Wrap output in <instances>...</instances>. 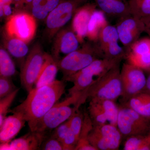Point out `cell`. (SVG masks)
<instances>
[{
  "label": "cell",
  "mask_w": 150,
  "mask_h": 150,
  "mask_svg": "<svg viewBox=\"0 0 150 150\" xmlns=\"http://www.w3.org/2000/svg\"><path fill=\"white\" fill-rule=\"evenodd\" d=\"M66 87L64 81L56 80L49 84L34 87L26 99L11 111L20 113L30 131H35L38 122L64 93Z\"/></svg>",
  "instance_id": "1"
},
{
  "label": "cell",
  "mask_w": 150,
  "mask_h": 150,
  "mask_svg": "<svg viewBox=\"0 0 150 150\" xmlns=\"http://www.w3.org/2000/svg\"><path fill=\"white\" fill-rule=\"evenodd\" d=\"M86 91L76 93L56 103L38 122L35 131L46 134L69 120L88 100Z\"/></svg>",
  "instance_id": "2"
},
{
  "label": "cell",
  "mask_w": 150,
  "mask_h": 150,
  "mask_svg": "<svg viewBox=\"0 0 150 150\" xmlns=\"http://www.w3.org/2000/svg\"><path fill=\"white\" fill-rule=\"evenodd\" d=\"M104 56L97 41L89 40L58 62L59 69L64 74V80L84 69L97 59Z\"/></svg>",
  "instance_id": "3"
},
{
  "label": "cell",
  "mask_w": 150,
  "mask_h": 150,
  "mask_svg": "<svg viewBox=\"0 0 150 150\" xmlns=\"http://www.w3.org/2000/svg\"><path fill=\"white\" fill-rule=\"evenodd\" d=\"M120 65L107 72L87 90L88 99H107L115 101L122 94Z\"/></svg>",
  "instance_id": "4"
},
{
  "label": "cell",
  "mask_w": 150,
  "mask_h": 150,
  "mask_svg": "<svg viewBox=\"0 0 150 150\" xmlns=\"http://www.w3.org/2000/svg\"><path fill=\"white\" fill-rule=\"evenodd\" d=\"M117 127L123 139L137 135L149 134L150 118L143 116L130 108H119Z\"/></svg>",
  "instance_id": "5"
},
{
  "label": "cell",
  "mask_w": 150,
  "mask_h": 150,
  "mask_svg": "<svg viewBox=\"0 0 150 150\" xmlns=\"http://www.w3.org/2000/svg\"><path fill=\"white\" fill-rule=\"evenodd\" d=\"M85 0H62L45 20V33L48 39L55 36L73 18L77 9Z\"/></svg>",
  "instance_id": "6"
},
{
  "label": "cell",
  "mask_w": 150,
  "mask_h": 150,
  "mask_svg": "<svg viewBox=\"0 0 150 150\" xmlns=\"http://www.w3.org/2000/svg\"><path fill=\"white\" fill-rule=\"evenodd\" d=\"M36 19L30 13L18 11L7 19L5 34L19 38L27 43L34 38L36 33Z\"/></svg>",
  "instance_id": "7"
},
{
  "label": "cell",
  "mask_w": 150,
  "mask_h": 150,
  "mask_svg": "<svg viewBox=\"0 0 150 150\" xmlns=\"http://www.w3.org/2000/svg\"><path fill=\"white\" fill-rule=\"evenodd\" d=\"M47 55L40 44L37 43L33 47L24 61L21 72V82L28 93L34 88Z\"/></svg>",
  "instance_id": "8"
},
{
  "label": "cell",
  "mask_w": 150,
  "mask_h": 150,
  "mask_svg": "<svg viewBox=\"0 0 150 150\" xmlns=\"http://www.w3.org/2000/svg\"><path fill=\"white\" fill-rule=\"evenodd\" d=\"M122 92L121 96L123 105L131 97L145 91L147 79L144 71L130 63H124L121 70Z\"/></svg>",
  "instance_id": "9"
},
{
  "label": "cell",
  "mask_w": 150,
  "mask_h": 150,
  "mask_svg": "<svg viewBox=\"0 0 150 150\" xmlns=\"http://www.w3.org/2000/svg\"><path fill=\"white\" fill-rule=\"evenodd\" d=\"M88 139L96 150H117L123 138L117 126L105 123L93 125Z\"/></svg>",
  "instance_id": "10"
},
{
  "label": "cell",
  "mask_w": 150,
  "mask_h": 150,
  "mask_svg": "<svg viewBox=\"0 0 150 150\" xmlns=\"http://www.w3.org/2000/svg\"><path fill=\"white\" fill-rule=\"evenodd\" d=\"M115 26L119 40L125 49L138 40L142 33L145 31L144 22L131 14L118 19Z\"/></svg>",
  "instance_id": "11"
},
{
  "label": "cell",
  "mask_w": 150,
  "mask_h": 150,
  "mask_svg": "<svg viewBox=\"0 0 150 150\" xmlns=\"http://www.w3.org/2000/svg\"><path fill=\"white\" fill-rule=\"evenodd\" d=\"M119 38L115 25H107L101 30L97 42L104 58L121 59L126 57V50L120 46Z\"/></svg>",
  "instance_id": "12"
},
{
  "label": "cell",
  "mask_w": 150,
  "mask_h": 150,
  "mask_svg": "<svg viewBox=\"0 0 150 150\" xmlns=\"http://www.w3.org/2000/svg\"><path fill=\"white\" fill-rule=\"evenodd\" d=\"M80 43L72 28L61 29L55 35L52 56L58 62L61 54L65 56L77 50Z\"/></svg>",
  "instance_id": "13"
},
{
  "label": "cell",
  "mask_w": 150,
  "mask_h": 150,
  "mask_svg": "<svg viewBox=\"0 0 150 150\" xmlns=\"http://www.w3.org/2000/svg\"><path fill=\"white\" fill-rule=\"evenodd\" d=\"M122 61L121 59L105 58L97 59L76 74L82 80L92 85L96 81L95 78L102 76L112 68L120 65Z\"/></svg>",
  "instance_id": "14"
},
{
  "label": "cell",
  "mask_w": 150,
  "mask_h": 150,
  "mask_svg": "<svg viewBox=\"0 0 150 150\" xmlns=\"http://www.w3.org/2000/svg\"><path fill=\"white\" fill-rule=\"evenodd\" d=\"M127 62L147 69L150 68V38L139 39L125 49Z\"/></svg>",
  "instance_id": "15"
},
{
  "label": "cell",
  "mask_w": 150,
  "mask_h": 150,
  "mask_svg": "<svg viewBox=\"0 0 150 150\" xmlns=\"http://www.w3.org/2000/svg\"><path fill=\"white\" fill-rule=\"evenodd\" d=\"M46 134L31 131L24 136L8 143L1 144L0 149L14 150H35L39 149Z\"/></svg>",
  "instance_id": "16"
},
{
  "label": "cell",
  "mask_w": 150,
  "mask_h": 150,
  "mask_svg": "<svg viewBox=\"0 0 150 150\" xmlns=\"http://www.w3.org/2000/svg\"><path fill=\"white\" fill-rule=\"evenodd\" d=\"M96 7L95 3H88L82 6H80L74 15L71 28L80 43H82L84 38L86 37L89 22Z\"/></svg>",
  "instance_id": "17"
},
{
  "label": "cell",
  "mask_w": 150,
  "mask_h": 150,
  "mask_svg": "<svg viewBox=\"0 0 150 150\" xmlns=\"http://www.w3.org/2000/svg\"><path fill=\"white\" fill-rule=\"evenodd\" d=\"M13 115L7 116L0 127L1 144L8 143L17 136L26 122L23 116L18 112L11 111Z\"/></svg>",
  "instance_id": "18"
},
{
  "label": "cell",
  "mask_w": 150,
  "mask_h": 150,
  "mask_svg": "<svg viewBox=\"0 0 150 150\" xmlns=\"http://www.w3.org/2000/svg\"><path fill=\"white\" fill-rule=\"evenodd\" d=\"M105 16L119 19L131 14L128 0H93Z\"/></svg>",
  "instance_id": "19"
},
{
  "label": "cell",
  "mask_w": 150,
  "mask_h": 150,
  "mask_svg": "<svg viewBox=\"0 0 150 150\" xmlns=\"http://www.w3.org/2000/svg\"><path fill=\"white\" fill-rule=\"evenodd\" d=\"M59 69L58 62L53 56L47 54L46 61L38 78L34 87H40L52 83L56 81Z\"/></svg>",
  "instance_id": "20"
},
{
  "label": "cell",
  "mask_w": 150,
  "mask_h": 150,
  "mask_svg": "<svg viewBox=\"0 0 150 150\" xmlns=\"http://www.w3.org/2000/svg\"><path fill=\"white\" fill-rule=\"evenodd\" d=\"M62 0H33L26 9L36 20L44 21Z\"/></svg>",
  "instance_id": "21"
},
{
  "label": "cell",
  "mask_w": 150,
  "mask_h": 150,
  "mask_svg": "<svg viewBox=\"0 0 150 150\" xmlns=\"http://www.w3.org/2000/svg\"><path fill=\"white\" fill-rule=\"evenodd\" d=\"M123 105L150 118V92L145 90L131 97Z\"/></svg>",
  "instance_id": "22"
},
{
  "label": "cell",
  "mask_w": 150,
  "mask_h": 150,
  "mask_svg": "<svg viewBox=\"0 0 150 150\" xmlns=\"http://www.w3.org/2000/svg\"><path fill=\"white\" fill-rule=\"evenodd\" d=\"M106 16L100 10L96 9L93 11L88 26L86 37L91 41H97L100 33L108 25Z\"/></svg>",
  "instance_id": "23"
},
{
  "label": "cell",
  "mask_w": 150,
  "mask_h": 150,
  "mask_svg": "<svg viewBox=\"0 0 150 150\" xmlns=\"http://www.w3.org/2000/svg\"><path fill=\"white\" fill-rule=\"evenodd\" d=\"M4 44L8 52L17 59L23 60L29 54L27 43L19 38L5 34Z\"/></svg>",
  "instance_id": "24"
},
{
  "label": "cell",
  "mask_w": 150,
  "mask_h": 150,
  "mask_svg": "<svg viewBox=\"0 0 150 150\" xmlns=\"http://www.w3.org/2000/svg\"><path fill=\"white\" fill-rule=\"evenodd\" d=\"M84 114L83 124L75 150H96L88 139L89 134L93 128V123L88 112Z\"/></svg>",
  "instance_id": "25"
},
{
  "label": "cell",
  "mask_w": 150,
  "mask_h": 150,
  "mask_svg": "<svg viewBox=\"0 0 150 150\" xmlns=\"http://www.w3.org/2000/svg\"><path fill=\"white\" fill-rule=\"evenodd\" d=\"M130 12L144 23L150 20V0H129Z\"/></svg>",
  "instance_id": "26"
},
{
  "label": "cell",
  "mask_w": 150,
  "mask_h": 150,
  "mask_svg": "<svg viewBox=\"0 0 150 150\" xmlns=\"http://www.w3.org/2000/svg\"><path fill=\"white\" fill-rule=\"evenodd\" d=\"M15 65L9 53L5 48L1 46L0 49V75L1 76L10 78L16 74Z\"/></svg>",
  "instance_id": "27"
},
{
  "label": "cell",
  "mask_w": 150,
  "mask_h": 150,
  "mask_svg": "<svg viewBox=\"0 0 150 150\" xmlns=\"http://www.w3.org/2000/svg\"><path fill=\"white\" fill-rule=\"evenodd\" d=\"M124 150H150V134L131 136L126 139Z\"/></svg>",
  "instance_id": "28"
},
{
  "label": "cell",
  "mask_w": 150,
  "mask_h": 150,
  "mask_svg": "<svg viewBox=\"0 0 150 150\" xmlns=\"http://www.w3.org/2000/svg\"><path fill=\"white\" fill-rule=\"evenodd\" d=\"M96 100L100 105L107 117L110 124L117 126V119L119 108L115 104V101L107 99H91Z\"/></svg>",
  "instance_id": "29"
},
{
  "label": "cell",
  "mask_w": 150,
  "mask_h": 150,
  "mask_svg": "<svg viewBox=\"0 0 150 150\" xmlns=\"http://www.w3.org/2000/svg\"><path fill=\"white\" fill-rule=\"evenodd\" d=\"M88 113L93 125H99L106 123L108 119L104 111L99 103L94 100H90L88 108Z\"/></svg>",
  "instance_id": "30"
},
{
  "label": "cell",
  "mask_w": 150,
  "mask_h": 150,
  "mask_svg": "<svg viewBox=\"0 0 150 150\" xmlns=\"http://www.w3.org/2000/svg\"><path fill=\"white\" fill-rule=\"evenodd\" d=\"M19 88L12 93L7 96L1 98L0 100V127L2 125L5 119L7 117V114L9 110V108L18 93Z\"/></svg>",
  "instance_id": "31"
},
{
  "label": "cell",
  "mask_w": 150,
  "mask_h": 150,
  "mask_svg": "<svg viewBox=\"0 0 150 150\" xmlns=\"http://www.w3.org/2000/svg\"><path fill=\"white\" fill-rule=\"evenodd\" d=\"M84 114L78 110L69 119L70 129L79 140L81 130L83 124Z\"/></svg>",
  "instance_id": "32"
},
{
  "label": "cell",
  "mask_w": 150,
  "mask_h": 150,
  "mask_svg": "<svg viewBox=\"0 0 150 150\" xmlns=\"http://www.w3.org/2000/svg\"><path fill=\"white\" fill-rule=\"evenodd\" d=\"M17 88L14 85L10 78L0 77V98L7 96L16 90Z\"/></svg>",
  "instance_id": "33"
},
{
  "label": "cell",
  "mask_w": 150,
  "mask_h": 150,
  "mask_svg": "<svg viewBox=\"0 0 150 150\" xmlns=\"http://www.w3.org/2000/svg\"><path fill=\"white\" fill-rule=\"evenodd\" d=\"M41 149L44 150H63L62 142L51 135L46 138L41 146Z\"/></svg>",
  "instance_id": "34"
},
{
  "label": "cell",
  "mask_w": 150,
  "mask_h": 150,
  "mask_svg": "<svg viewBox=\"0 0 150 150\" xmlns=\"http://www.w3.org/2000/svg\"><path fill=\"white\" fill-rule=\"evenodd\" d=\"M69 130L70 122L69 119L54 129V132L51 135L62 143Z\"/></svg>",
  "instance_id": "35"
},
{
  "label": "cell",
  "mask_w": 150,
  "mask_h": 150,
  "mask_svg": "<svg viewBox=\"0 0 150 150\" xmlns=\"http://www.w3.org/2000/svg\"><path fill=\"white\" fill-rule=\"evenodd\" d=\"M78 141V138L70 129L69 131L62 142L63 150H75Z\"/></svg>",
  "instance_id": "36"
},
{
  "label": "cell",
  "mask_w": 150,
  "mask_h": 150,
  "mask_svg": "<svg viewBox=\"0 0 150 150\" xmlns=\"http://www.w3.org/2000/svg\"><path fill=\"white\" fill-rule=\"evenodd\" d=\"M3 10H4V17L7 18V19L9 18L10 17L13 15L12 10L11 6V5L6 4L4 5L3 6Z\"/></svg>",
  "instance_id": "37"
},
{
  "label": "cell",
  "mask_w": 150,
  "mask_h": 150,
  "mask_svg": "<svg viewBox=\"0 0 150 150\" xmlns=\"http://www.w3.org/2000/svg\"><path fill=\"white\" fill-rule=\"evenodd\" d=\"M13 4L15 5L17 11L22 10L23 8L25 7V0H13Z\"/></svg>",
  "instance_id": "38"
},
{
  "label": "cell",
  "mask_w": 150,
  "mask_h": 150,
  "mask_svg": "<svg viewBox=\"0 0 150 150\" xmlns=\"http://www.w3.org/2000/svg\"><path fill=\"white\" fill-rule=\"evenodd\" d=\"M145 31L149 34L150 38V20L146 23H145Z\"/></svg>",
  "instance_id": "39"
},
{
  "label": "cell",
  "mask_w": 150,
  "mask_h": 150,
  "mask_svg": "<svg viewBox=\"0 0 150 150\" xmlns=\"http://www.w3.org/2000/svg\"><path fill=\"white\" fill-rule=\"evenodd\" d=\"M146 90L150 92V73L149 74L147 78Z\"/></svg>",
  "instance_id": "40"
},
{
  "label": "cell",
  "mask_w": 150,
  "mask_h": 150,
  "mask_svg": "<svg viewBox=\"0 0 150 150\" xmlns=\"http://www.w3.org/2000/svg\"><path fill=\"white\" fill-rule=\"evenodd\" d=\"M0 4L3 5L6 4L11 5V4H13V0H0Z\"/></svg>",
  "instance_id": "41"
},
{
  "label": "cell",
  "mask_w": 150,
  "mask_h": 150,
  "mask_svg": "<svg viewBox=\"0 0 150 150\" xmlns=\"http://www.w3.org/2000/svg\"><path fill=\"white\" fill-rule=\"evenodd\" d=\"M149 134H150V132H149Z\"/></svg>",
  "instance_id": "42"
}]
</instances>
